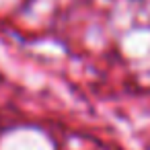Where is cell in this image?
Returning a JSON list of instances; mask_svg holds the SVG:
<instances>
[{"instance_id":"cell-1","label":"cell","mask_w":150,"mask_h":150,"mask_svg":"<svg viewBox=\"0 0 150 150\" xmlns=\"http://www.w3.org/2000/svg\"><path fill=\"white\" fill-rule=\"evenodd\" d=\"M132 2H140V0H132Z\"/></svg>"},{"instance_id":"cell-2","label":"cell","mask_w":150,"mask_h":150,"mask_svg":"<svg viewBox=\"0 0 150 150\" xmlns=\"http://www.w3.org/2000/svg\"><path fill=\"white\" fill-rule=\"evenodd\" d=\"M2 129H4V127H2V125H0V132H2Z\"/></svg>"}]
</instances>
